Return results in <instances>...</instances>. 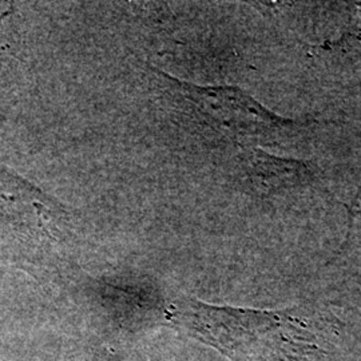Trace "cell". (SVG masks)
Instances as JSON below:
<instances>
[{
	"label": "cell",
	"instance_id": "6da1fadb",
	"mask_svg": "<svg viewBox=\"0 0 361 361\" xmlns=\"http://www.w3.org/2000/svg\"><path fill=\"white\" fill-rule=\"evenodd\" d=\"M173 319L232 361H320L325 355L319 324L304 307L244 310L192 298L174 307Z\"/></svg>",
	"mask_w": 361,
	"mask_h": 361
},
{
	"label": "cell",
	"instance_id": "7a4b0ae2",
	"mask_svg": "<svg viewBox=\"0 0 361 361\" xmlns=\"http://www.w3.org/2000/svg\"><path fill=\"white\" fill-rule=\"evenodd\" d=\"M170 79L207 119L237 138L271 141L297 128L295 122L276 116L240 89L202 87Z\"/></svg>",
	"mask_w": 361,
	"mask_h": 361
},
{
	"label": "cell",
	"instance_id": "3957f363",
	"mask_svg": "<svg viewBox=\"0 0 361 361\" xmlns=\"http://www.w3.org/2000/svg\"><path fill=\"white\" fill-rule=\"evenodd\" d=\"M240 170L250 190L258 195L289 192L316 180L314 168L308 162L274 157L255 147L240 154Z\"/></svg>",
	"mask_w": 361,
	"mask_h": 361
},
{
	"label": "cell",
	"instance_id": "277c9868",
	"mask_svg": "<svg viewBox=\"0 0 361 361\" xmlns=\"http://www.w3.org/2000/svg\"><path fill=\"white\" fill-rule=\"evenodd\" d=\"M349 23L341 37L335 42H325L316 46V51L329 54L336 59L356 58L361 55V3L348 7Z\"/></svg>",
	"mask_w": 361,
	"mask_h": 361
},
{
	"label": "cell",
	"instance_id": "5b68a950",
	"mask_svg": "<svg viewBox=\"0 0 361 361\" xmlns=\"http://www.w3.org/2000/svg\"><path fill=\"white\" fill-rule=\"evenodd\" d=\"M348 213H349V228L352 226V224H353V221L356 217H359L361 216V188L360 190L357 192L356 194V197L353 198V201H352V204L348 207Z\"/></svg>",
	"mask_w": 361,
	"mask_h": 361
}]
</instances>
